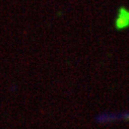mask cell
Wrapping results in <instances>:
<instances>
[{
	"label": "cell",
	"mask_w": 129,
	"mask_h": 129,
	"mask_svg": "<svg viewBox=\"0 0 129 129\" xmlns=\"http://www.w3.org/2000/svg\"><path fill=\"white\" fill-rule=\"evenodd\" d=\"M127 24H129V12L125 11L124 14L120 13V16H119L118 21H117V26L123 27V26H126Z\"/></svg>",
	"instance_id": "obj_1"
}]
</instances>
